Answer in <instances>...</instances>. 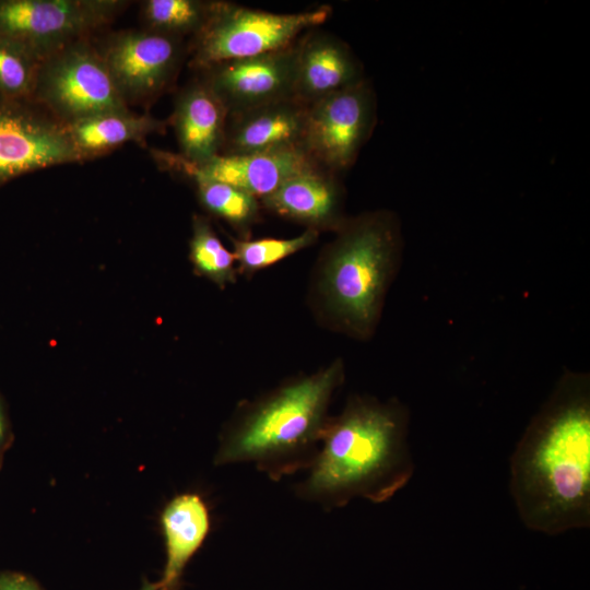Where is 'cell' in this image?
Instances as JSON below:
<instances>
[{"mask_svg": "<svg viewBox=\"0 0 590 590\" xmlns=\"http://www.w3.org/2000/svg\"><path fill=\"white\" fill-rule=\"evenodd\" d=\"M522 524L558 535L590 527V375L566 370L530 420L509 460Z\"/></svg>", "mask_w": 590, "mask_h": 590, "instance_id": "obj_1", "label": "cell"}, {"mask_svg": "<svg viewBox=\"0 0 590 590\" xmlns=\"http://www.w3.org/2000/svg\"><path fill=\"white\" fill-rule=\"evenodd\" d=\"M410 422V410L399 399L351 396L329 418L318 455L294 486L296 497L327 511L356 498L390 500L414 474Z\"/></svg>", "mask_w": 590, "mask_h": 590, "instance_id": "obj_2", "label": "cell"}, {"mask_svg": "<svg viewBox=\"0 0 590 590\" xmlns=\"http://www.w3.org/2000/svg\"><path fill=\"white\" fill-rule=\"evenodd\" d=\"M343 378V363L337 359L241 404L220 435L214 464L250 463L275 482L306 472L318 455L328 409Z\"/></svg>", "mask_w": 590, "mask_h": 590, "instance_id": "obj_3", "label": "cell"}, {"mask_svg": "<svg viewBox=\"0 0 590 590\" xmlns=\"http://www.w3.org/2000/svg\"><path fill=\"white\" fill-rule=\"evenodd\" d=\"M323 252L320 290L333 323L359 340L379 322L387 291L400 267L401 223L389 210L346 217Z\"/></svg>", "mask_w": 590, "mask_h": 590, "instance_id": "obj_4", "label": "cell"}, {"mask_svg": "<svg viewBox=\"0 0 590 590\" xmlns=\"http://www.w3.org/2000/svg\"><path fill=\"white\" fill-rule=\"evenodd\" d=\"M331 12L327 4L302 12L276 13L215 1L208 22L192 37L190 66L199 71L215 63L283 49L323 24Z\"/></svg>", "mask_w": 590, "mask_h": 590, "instance_id": "obj_5", "label": "cell"}, {"mask_svg": "<svg viewBox=\"0 0 590 590\" xmlns=\"http://www.w3.org/2000/svg\"><path fill=\"white\" fill-rule=\"evenodd\" d=\"M31 102L63 125L98 113L128 108L99 49L86 38L42 61Z\"/></svg>", "mask_w": 590, "mask_h": 590, "instance_id": "obj_6", "label": "cell"}, {"mask_svg": "<svg viewBox=\"0 0 590 590\" xmlns=\"http://www.w3.org/2000/svg\"><path fill=\"white\" fill-rule=\"evenodd\" d=\"M122 2L0 0V37L44 60L109 23Z\"/></svg>", "mask_w": 590, "mask_h": 590, "instance_id": "obj_7", "label": "cell"}, {"mask_svg": "<svg viewBox=\"0 0 590 590\" xmlns=\"http://www.w3.org/2000/svg\"><path fill=\"white\" fill-rule=\"evenodd\" d=\"M376 119V94L365 79L307 106L302 148L318 166L341 175L356 162Z\"/></svg>", "mask_w": 590, "mask_h": 590, "instance_id": "obj_8", "label": "cell"}, {"mask_svg": "<svg viewBox=\"0 0 590 590\" xmlns=\"http://www.w3.org/2000/svg\"><path fill=\"white\" fill-rule=\"evenodd\" d=\"M82 162L63 123L31 101L0 97V184Z\"/></svg>", "mask_w": 590, "mask_h": 590, "instance_id": "obj_9", "label": "cell"}, {"mask_svg": "<svg viewBox=\"0 0 590 590\" xmlns=\"http://www.w3.org/2000/svg\"><path fill=\"white\" fill-rule=\"evenodd\" d=\"M99 51L128 104L161 94L176 76L186 47L182 38L145 28L115 34Z\"/></svg>", "mask_w": 590, "mask_h": 590, "instance_id": "obj_10", "label": "cell"}, {"mask_svg": "<svg viewBox=\"0 0 590 590\" xmlns=\"http://www.w3.org/2000/svg\"><path fill=\"white\" fill-rule=\"evenodd\" d=\"M297 40L272 52L215 63L199 70V78L228 115L294 98Z\"/></svg>", "mask_w": 590, "mask_h": 590, "instance_id": "obj_11", "label": "cell"}, {"mask_svg": "<svg viewBox=\"0 0 590 590\" xmlns=\"http://www.w3.org/2000/svg\"><path fill=\"white\" fill-rule=\"evenodd\" d=\"M154 157L166 168L188 178L201 177L228 184L258 200L272 193L292 176L320 167L302 148L245 155L219 154L201 164L164 151H154Z\"/></svg>", "mask_w": 590, "mask_h": 590, "instance_id": "obj_12", "label": "cell"}, {"mask_svg": "<svg viewBox=\"0 0 590 590\" xmlns=\"http://www.w3.org/2000/svg\"><path fill=\"white\" fill-rule=\"evenodd\" d=\"M297 47L294 98L306 106L366 79L350 46L318 27L304 33Z\"/></svg>", "mask_w": 590, "mask_h": 590, "instance_id": "obj_13", "label": "cell"}, {"mask_svg": "<svg viewBox=\"0 0 590 590\" xmlns=\"http://www.w3.org/2000/svg\"><path fill=\"white\" fill-rule=\"evenodd\" d=\"M306 111V105L291 98L229 114L221 154L245 155L302 148Z\"/></svg>", "mask_w": 590, "mask_h": 590, "instance_id": "obj_14", "label": "cell"}, {"mask_svg": "<svg viewBox=\"0 0 590 590\" xmlns=\"http://www.w3.org/2000/svg\"><path fill=\"white\" fill-rule=\"evenodd\" d=\"M340 176L314 167L292 176L260 201L268 210L307 228L335 232L347 217L343 213L344 189Z\"/></svg>", "mask_w": 590, "mask_h": 590, "instance_id": "obj_15", "label": "cell"}, {"mask_svg": "<svg viewBox=\"0 0 590 590\" xmlns=\"http://www.w3.org/2000/svg\"><path fill=\"white\" fill-rule=\"evenodd\" d=\"M227 110L200 78L186 85L175 101L172 122L179 155L201 164L221 154Z\"/></svg>", "mask_w": 590, "mask_h": 590, "instance_id": "obj_16", "label": "cell"}, {"mask_svg": "<svg viewBox=\"0 0 590 590\" xmlns=\"http://www.w3.org/2000/svg\"><path fill=\"white\" fill-rule=\"evenodd\" d=\"M161 523L165 538L166 560L156 590H179L184 570L204 542L210 516L204 500L197 494L174 497L164 508Z\"/></svg>", "mask_w": 590, "mask_h": 590, "instance_id": "obj_17", "label": "cell"}, {"mask_svg": "<svg viewBox=\"0 0 590 590\" xmlns=\"http://www.w3.org/2000/svg\"><path fill=\"white\" fill-rule=\"evenodd\" d=\"M167 123L128 108L91 115L64 125L82 161L105 154L128 142H143L152 133L162 132Z\"/></svg>", "mask_w": 590, "mask_h": 590, "instance_id": "obj_18", "label": "cell"}, {"mask_svg": "<svg viewBox=\"0 0 590 590\" xmlns=\"http://www.w3.org/2000/svg\"><path fill=\"white\" fill-rule=\"evenodd\" d=\"M215 1L148 0L141 14L148 30L182 38L197 35L208 22Z\"/></svg>", "mask_w": 590, "mask_h": 590, "instance_id": "obj_19", "label": "cell"}, {"mask_svg": "<svg viewBox=\"0 0 590 590\" xmlns=\"http://www.w3.org/2000/svg\"><path fill=\"white\" fill-rule=\"evenodd\" d=\"M189 247L190 260L199 274L219 286L234 282V252L223 245L206 219L193 217Z\"/></svg>", "mask_w": 590, "mask_h": 590, "instance_id": "obj_20", "label": "cell"}, {"mask_svg": "<svg viewBox=\"0 0 590 590\" xmlns=\"http://www.w3.org/2000/svg\"><path fill=\"white\" fill-rule=\"evenodd\" d=\"M201 203L213 214L239 231H247L256 221L259 200L228 184L201 177L190 178Z\"/></svg>", "mask_w": 590, "mask_h": 590, "instance_id": "obj_21", "label": "cell"}, {"mask_svg": "<svg viewBox=\"0 0 590 590\" xmlns=\"http://www.w3.org/2000/svg\"><path fill=\"white\" fill-rule=\"evenodd\" d=\"M317 238V231L306 228L291 238L233 239V252L241 271L255 272L311 246Z\"/></svg>", "mask_w": 590, "mask_h": 590, "instance_id": "obj_22", "label": "cell"}, {"mask_svg": "<svg viewBox=\"0 0 590 590\" xmlns=\"http://www.w3.org/2000/svg\"><path fill=\"white\" fill-rule=\"evenodd\" d=\"M40 63L24 47L0 37V97L31 101Z\"/></svg>", "mask_w": 590, "mask_h": 590, "instance_id": "obj_23", "label": "cell"}, {"mask_svg": "<svg viewBox=\"0 0 590 590\" xmlns=\"http://www.w3.org/2000/svg\"><path fill=\"white\" fill-rule=\"evenodd\" d=\"M0 590H43L31 577L16 571L0 573Z\"/></svg>", "mask_w": 590, "mask_h": 590, "instance_id": "obj_24", "label": "cell"}, {"mask_svg": "<svg viewBox=\"0 0 590 590\" xmlns=\"http://www.w3.org/2000/svg\"><path fill=\"white\" fill-rule=\"evenodd\" d=\"M7 423L2 403L0 401V448L5 436Z\"/></svg>", "mask_w": 590, "mask_h": 590, "instance_id": "obj_25", "label": "cell"}, {"mask_svg": "<svg viewBox=\"0 0 590 590\" xmlns=\"http://www.w3.org/2000/svg\"><path fill=\"white\" fill-rule=\"evenodd\" d=\"M139 590H156V588L154 582H150L148 579H144Z\"/></svg>", "mask_w": 590, "mask_h": 590, "instance_id": "obj_26", "label": "cell"}]
</instances>
